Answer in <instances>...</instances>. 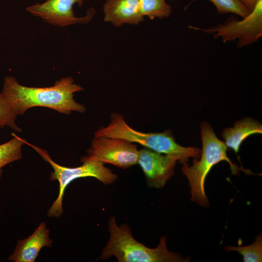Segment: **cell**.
Returning a JSON list of instances; mask_svg holds the SVG:
<instances>
[{
  "label": "cell",
  "instance_id": "obj_12",
  "mask_svg": "<svg viewBox=\"0 0 262 262\" xmlns=\"http://www.w3.org/2000/svg\"><path fill=\"white\" fill-rule=\"evenodd\" d=\"M262 133V126L260 123L251 118L245 117L236 121L232 128L225 129L221 135L227 147L237 153L244 140L253 134Z\"/></svg>",
  "mask_w": 262,
  "mask_h": 262
},
{
  "label": "cell",
  "instance_id": "obj_18",
  "mask_svg": "<svg viewBox=\"0 0 262 262\" xmlns=\"http://www.w3.org/2000/svg\"><path fill=\"white\" fill-rule=\"evenodd\" d=\"M248 9L252 11L258 0H240Z\"/></svg>",
  "mask_w": 262,
  "mask_h": 262
},
{
  "label": "cell",
  "instance_id": "obj_10",
  "mask_svg": "<svg viewBox=\"0 0 262 262\" xmlns=\"http://www.w3.org/2000/svg\"><path fill=\"white\" fill-rule=\"evenodd\" d=\"M49 230L43 222L33 233L27 238L18 240L14 252L8 257L9 261L34 262L41 248L51 247L53 243L49 237Z\"/></svg>",
  "mask_w": 262,
  "mask_h": 262
},
{
  "label": "cell",
  "instance_id": "obj_19",
  "mask_svg": "<svg viewBox=\"0 0 262 262\" xmlns=\"http://www.w3.org/2000/svg\"></svg>",
  "mask_w": 262,
  "mask_h": 262
},
{
  "label": "cell",
  "instance_id": "obj_5",
  "mask_svg": "<svg viewBox=\"0 0 262 262\" xmlns=\"http://www.w3.org/2000/svg\"><path fill=\"white\" fill-rule=\"evenodd\" d=\"M25 143L33 148L42 158L49 163L53 169L50 175L51 180H57L59 192L56 200L49 208L48 215L49 217H60L63 213L62 202L65 189L73 180L88 177H94L105 184H112L117 179L116 174L104 164L98 161H84L78 167H67L55 163L45 149L33 145L25 140Z\"/></svg>",
  "mask_w": 262,
  "mask_h": 262
},
{
  "label": "cell",
  "instance_id": "obj_16",
  "mask_svg": "<svg viewBox=\"0 0 262 262\" xmlns=\"http://www.w3.org/2000/svg\"><path fill=\"white\" fill-rule=\"evenodd\" d=\"M198 0H192L188 7L192 2ZM215 7L218 14L232 13L242 18L247 16L251 12L240 0H209Z\"/></svg>",
  "mask_w": 262,
  "mask_h": 262
},
{
  "label": "cell",
  "instance_id": "obj_9",
  "mask_svg": "<svg viewBox=\"0 0 262 262\" xmlns=\"http://www.w3.org/2000/svg\"><path fill=\"white\" fill-rule=\"evenodd\" d=\"M177 162L178 158L175 156L147 148L139 150L137 164L145 174L147 185L151 188L164 187L174 176Z\"/></svg>",
  "mask_w": 262,
  "mask_h": 262
},
{
  "label": "cell",
  "instance_id": "obj_15",
  "mask_svg": "<svg viewBox=\"0 0 262 262\" xmlns=\"http://www.w3.org/2000/svg\"><path fill=\"white\" fill-rule=\"evenodd\" d=\"M227 251H236L243 258L244 262H262V236L260 234L251 245L244 246H228L225 247Z\"/></svg>",
  "mask_w": 262,
  "mask_h": 262
},
{
  "label": "cell",
  "instance_id": "obj_4",
  "mask_svg": "<svg viewBox=\"0 0 262 262\" xmlns=\"http://www.w3.org/2000/svg\"><path fill=\"white\" fill-rule=\"evenodd\" d=\"M202 149L200 160L194 158L192 165L184 163L181 167L183 174L187 178L190 188L191 200L199 205L208 207L209 202L206 194L204 183L206 178L216 164L227 162L233 174H236L239 168L234 164L227 154V147L216 136L207 122L201 124Z\"/></svg>",
  "mask_w": 262,
  "mask_h": 262
},
{
  "label": "cell",
  "instance_id": "obj_8",
  "mask_svg": "<svg viewBox=\"0 0 262 262\" xmlns=\"http://www.w3.org/2000/svg\"><path fill=\"white\" fill-rule=\"evenodd\" d=\"M84 0H46L26 8V11L32 15L41 18L45 22L59 27H65L76 24L89 23L94 17L96 10L91 7L86 15L77 17L73 11V5L77 3L81 7Z\"/></svg>",
  "mask_w": 262,
  "mask_h": 262
},
{
  "label": "cell",
  "instance_id": "obj_6",
  "mask_svg": "<svg viewBox=\"0 0 262 262\" xmlns=\"http://www.w3.org/2000/svg\"><path fill=\"white\" fill-rule=\"evenodd\" d=\"M190 29L212 34L224 43L238 39L239 47L256 43L262 36V0H258L250 13L241 20L228 18L224 23L209 28L189 25Z\"/></svg>",
  "mask_w": 262,
  "mask_h": 262
},
{
  "label": "cell",
  "instance_id": "obj_11",
  "mask_svg": "<svg viewBox=\"0 0 262 262\" xmlns=\"http://www.w3.org/2000/svg\"><path fill=\"white\" fill-rule=\"evenodd\" d=\"M103 11L104 21L116 27L137 25L145 19L140 13L139 0H106Z\"/></svg>",
  "mask_w": 262,
  "mask_h": 262
},
{
  "label": "cell",
  "instance_id": "obj_3",
  "mask_svg": "<svg viewBox=\"0 0 262 262\" xmlns=\"http://www.w3.org/2000/svg\"><path fill=\"white\" fill-rule=\"evenodd\" d=\"M94 137L120 138L138 143L153 151L175 156L181 164L188 163L190 157L199 158L201 152L197 147L178 144L170 131L146 133L134 130L125 121L124 116L118 113L111 114L109 125L99 128Z\"/></svg>",
  "mask_w": 262,
  "mask_h": 262
},
{
  "label": "cell",
  "instance_id": "obj_7",
  "mask_svg": "<svg viewBox=\"0 0 262 262\" xmlns=\"http://www.w3.org/2000/svg\"><path fill=\"white\" fill-rule=\"evenodd\" d=\"M87 153L82 162L95 161L127 169L137 164L139 150L136 144L124 139L94 137Z\"/></svg>",
  "mask_w": 262,
  "mask_h": 262
},
{
  "label": "cell",
  "instance_id": "obj_13",
  "mask_svg": "<svg viewBox=\"0 0 262 262\" xmlns=\"http://www.w3.org/2000/svg\"><path fill=\"white\" fill-rule=\"evenodd\" d=\"M12 134L11 140L0 145V180L4 166L22 158V147L25 140L14 133Z\"/></svg>",
  "mask_w": 262,
  "mask_h": 262
},
{
  "label": "cell",
  "instance_id": "obj_14",
  "mask_svg": "<svg viewBox=\"0 0 262 262\" xmlns=\"http://www.w3.org/2000/svg\"><path fill=\"white\" fill-rule=\"evenodd\" d=\"M139 6L141 15L150 19L167 18L172 11L166 0H139Z\"/></svg>",
  "mask_w": 262,
  "mask_h": 262
},
{
  "label": "cell",
  "instance_id": "obj_2",
  "mask_svg": "<svg viewBox=\"0 0 262 262\" xmlns=\"http://www.w3.org/2000/svg\"><path fill=\"white\" fill-rule=\"evenodd\" d=\"M110 236L102 250L99 258L107 260L115 257L119 262H186L190 259L170 251L166 237H162L157 246L149 248L135 240L129 227L125 224L118 226L115 217L108 222Z\"/></svg>",
  "mask_w": 262,
  "mask_h": 262
},
{
  "label": "cell",
  "instance_id": "obj_17",
  "mask_svg": "<svg viewBox=\"0 0 262 262\" xmlns=\"http://www.w3.org/2000/svg\"><path fill=\"white\" fill-rule=\"evenodd\" d=\"M17 115L4 94L0 93V128L9 127L14 131L22 132L16 124Z\"/></svg>",
  "mask_w": 262,
  "mask_h": 262
},
{
  "label": "cell",
  "instance_id": "obj_1",
  "mask_svg": "<svg viewBox=\"0 0 262 262\" xmlns=\"http://www.w3.org/2000/svg\"><path fill=\"white\" fill-rule=\"evenodd\" d=\"M83 90L71 77L62 78L51 86L35 87L23 85L15 77L8 76L4 78L1 92L17 115L34 107H44L69 115L72 111L85 112L84 106L74 99L75 93Z\"/></svg>",
  "mask_w": 262,
  "mask_h": 262
}]
</instances>
